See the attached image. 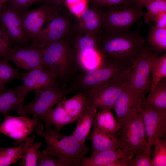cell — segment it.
Masks as SVG:
<instances>
[{
  "label": "cell",
  "mask_w": 166,
  "mask_h": 166,
  "mask_svg": "<svg viewBox=\"0 0 166 166\" xmlns=\"http://www.w3.org/2000/svg\"><path fill=\"white\" fill-rule=\"evenodd\" d=\"M38 166H70L67 163L54 156L39 151L38 155Z\"/></svg>",
  "instance_id": "obj_35"
},
{
  "label": "cell",
  "mask_w": 166,
  "mask_h": 166,
  "mask_svg": "<svg viewBox=\"0 0 166 166\" xmlns=\"http://www.w3.org/2000/svg\"><path fill=\"white\" fill-rule=\"evenodd\" d=\"M9 2L19 14L34 4H49L48 0H12Z\"/></svg>",
  "instance_id": "obj_37"
},
{
  "label": "cell",
  "mask_w": 166,
  "mask_h": 166,
  "mask_svg": "<svg viewBox=\"0 0 166 166\" xmlns=\"http://www.w3.org/2000/svg\"><path fill=\"white\" fill-rule=\"evenodd\" d=\"M77 17L68 10H58L41 30L32 47L41 49L65 37L76 30Z\"/></svg>",
  "instance_id": "obj_6"
},
{
  "label": "cell",
  "mask_w": 166,
  "mask_h": 166,
  "mask_svg": "<svg viewBox=\"0 0 166 166\" xmlns=\"http://www.w3.org/2000/svg\"><path fill=\"white\" fill-rule=\"evenodd\" d=\"M5 115V119L0 125V132L14 139L16 144L24 142L32 132L43 129L40 118L13 116L8 114Z\"/></svg>",
  "instance_id": "obj_12"
},
{
  "label": "cell",
  "mask_w": 166,
  "mask_h": 166,
  "mask_svg": "<svg viewBox=\"0 0 166 166\" xmlns=\"http://www.w3.org/2000/svg\"><path fill=\"white\" fill-rule=\"evenodd\" d=\"M58 10L50 4H43L19 14L24 32L30 42V46L36 43L41 30Z\"/></svg>",
  "instance_id": "obj_13"
},
{
  "label": "cell",
  "mask_w": 166,
  "mask_h": 166,
  "mask_svg": "<svg viewBox=\"0 0 166 166\" xmlns=\"http://www.w3.org/2000/svg\"><path fill=\"white\" fill-rule=\"evenodd\" d=\"M35 136L33 135L27 137L24 140L26 148L20 164L23 166H37L39 149L42 145L41 142H35Z\"/></svg>",
  "instance_id": "obj_29"
},
{
  "label": "cell",
  "mask_w": 166,
  "mask_h": 166,
  "mask_svg": "<svg viewBox=\"0 0 166 166\" xmlns=\"http://www.w3.org/2000/svg\"><path fill=\"white\" fill-rule=\"evenodd\" d=\"M131 66L117 60L100 58L99 63L95 68L79 72L72 85L76 90L85 92L121 74Z\"/></svg>",
  "instance_id": "obj_4"
},
{
  "label": "cell",
  "mask_w": 166,
  "mask_h": 166,
  "mask_svg": "<svg viewBox=\"0 0 166 166\" xmlns=\"http://www.w3.org/2000/svg\"><path fill=\"white\" fill-rule=\"evenodd\" d=\"M25 73L32 80L36 90L43 88L62 85L59 82L55 73L45 68L34 69Z\"/></svg>",
  "instance_id": "obj_24"
},
{
  "label": "cell",
  "mask_w": 166,
  "mask_h": 166,
  "mask_svg": "<svg viewBox=\"0 0 166 166\" xmlns=\"http://www.w3.org/2000/svg\"><path fill=\"white\" fill-rule=\"evenodd\" d=\"M103 14L102 30H129L143 16L144 12L134 6L121 5L101 8Z\"/></svg>",
  "instance_id": "obj_10"
},
{
  "label": "cell",
  "mask_w": 166,
  "mask_h": 166,
  "mask_svg": "<svg viewBox=\"0 0 166 166\" xmlns=\"http://www.w3.org/2000/svg\"><path fill=\"white\" fill-rule=\"evenodd\" d=\"M154 152L152 159V166H166V140L158 139L153 142Z\"/></svg>",
  "instance_id": "obj_34"
},
{
  "label": "cell",
  "mask_w": 166,
  "mask_h": 166,
  "mask_svg": "<svg viewBox=\"0 0 166 166\" xmlns=\"http://www.w3.org/2000/svg\"><path fill=\"white\" fill-rule=\"evenodd\" d=\"M93 126L106 132H117L119 129L118 121L114 116L111 109L99 110L97 112L93 124Z\"/></svg>",
  "instance_id": "obj_27"
},
{
  "label": "cell",
  "mask_w": 166,
  "mask_h": 166,
  "mask_svg": "<svg viewBox=\"0 0 166 166\" xmlns=\"http://www.w3.org/2000/svg\"><path fill=\"white\" fill-rule=\"evenodd\" d=\"M100 33L97 34H86L79 31L76 28L70 35L72 47L77 64L83 57L97 51Z\"/></svg>",
  "instance_id": "obj_17"
},
{
  "label": "cell",
  "mask_w": 166,
  "mask_h": 166,
  "mask_svg": "<svg viewBox=\"0 0 166 166\" xmlns=\"http://www.w3.org/2000/svg\"><path fill=\"white\" fill-rule=\"evenodd\" d=\"M75 121L58 103L57 107L52 109L48 113L44 123L46 129L54 126L55 130L60 131L63 127Z\"/></svg>",
  "instance_id": "obj_26"
},
{
  "label": "cell",
  "mask_w": 166,
  "mask_h": 166,
  "mask_svg": "<svg viewBox=\"0 0 166 166\" xmlns=\"http://www.w3.org/2000/svg\"><path fill=\"white\" fill-rule=\"evenodd\" d=\"M0 32L12 45L27 46L30 43L24 32L19 14L9 2L0 7Z\"/></svg>",
  "instance_id": "obj_11"
},
{
  "label": "cell",
  "mask_w": 166,
  "mask_h": 166,
  "mask_svg": "<svg viewBox=\"0 0 166 166\" xmlns=\"http://www.w3.org/2000/svg\"><path fill=\"white\" fill-rule=\"evenodd\" d=\"M133 158L130 156L123 158L109 164L108 166H131Z\"/></svg>",
  "instance_id": "obj_41"
},
{
  "label": "cell",
  "mask_w": 166,
  "mask_h": 166,
  "mask_svg": "<svg viewBox=\"0 0 166 166\" xmlns=\"http://www.w3.org/2000/svg\"><path fill=\"white\" fill-rule=\"evenodd\" d=\"M145 43L139 27L133 31L102 30L97 52L100 58L115 60L132 65Z\"/></svg>",
  "instance_id": "obj_1"
},
{
  "label": "cell",
  "mask_w": 166,
  "mask_h": 166,
  "mask_svg": "<svg viewBox=\"0 0 166 166\" xmlns=\"http://www.w3.org/2000/svg\"><path fill=\"white\" fill-rule=\"evenodd\" d=\"M147 41L148 45L153 51L160 53L166 51V28H159L150 24Z\"/></svg>",
  "instance_id": "obj_28"
},
{
  "label": "cell",
  "mask_w": 166,
  "mask_h": 166,
  "mask_svg": "<svg viewBox=\"0 0 166 166\" xmlns=\"http://www.w3.org/2000/svg\"><path fill=\"white\" fill-rule=\"evenodd\" d=\"M151 73L152 80L149 92L152 91L158 83L166 78V53L156 57L152 65Z\"/></svg>",
  "instance_id": "obj_31"
},
{
  "label": "cell",
  "mask_w": 166,
  "mask_h": 166,
  "mask_svg": "<svg viewBox=\"0 0 166 166\" xmlns=\"http://www.w3.org/2000/svg\"><path fill=\"white\" fill-rule=\"evenodd\" d=\"M65 4L68 10L78 17L88 6V0H65Z\"/></svg>",
  "instance_id": "obj_36"
},
{
  "label": "cell",
  "mask_w": 166,
  "mask_h": 166,
  "mask_svg": "<svg viewBox=\"0 0 166 166\" xmlns=\"http://www.w3.org/2000/svg\"><path fill=\"white\" fill-rule=\"evenodd\" d=\"M75 90L72 85L66 88L61 85L37 89L35 91L34 99L23 106L19 116L32 115L33 117L40 118L44 122L54 106Z\"/></svg>",
  "instance_id": "obj_7"
},
{
  "label": "cell",
  "mask_w": 166,
  "mask_h": 166,
  "mask_svg": "<svg viewBox=\"0 0 166 166\" xmlns=\"http://www.w3.org/2000/svg\"><path fill=\"white\" fill-rule=\"evenodd\" d=\"M28 95L22 90L20 85L12 89L5 88L0 89V114L5 115L11 111H14L20 116Z\"/></svg>",
  "instance_id": "obj_19"
},
{
  "label": "cell",
  "mask_w": 166,
  "mask_h": 166,
  "mask_svg": "<svg viewBox=\"0 0 166 166\" xmlns=\"http://www.w3.org/2000/svg\"><path fill=\"white\" fill-rule=\"evenodd\" d=\"M8 59L25 70L30 71L44 68L41 50L30 46L15 45Z\"/></svg>",
  "instance_id": "obj_15"
},
{
  "label": "cell",
  "mask_w": 166,
  "mask_h": 166,
  "mask_svg": "<svg viewBox=\"0 0 166 166\" xmlns=\"http://www.w3.org/2000/svg\"><path fill=\"white\" fill-rule=\"evenodd\" d=\"M145 98L135 94L128 83L117 100L113 109L115 112L116 120L118 121L129 115L139 112Z\"/></svg>",
  "instance_id": "obj_16"
},
{
  "label": "cell",
  "mask_w": 166,
  "mask_h": 166,
  "mask_svg": "<svg viewBox=\"0 0 166 166\" xmlns=\"http://www.w3.org/2000/svg\"><path fill=\"white\" fill-rule=\"evenodd\" d=\"M97 112V109L88 105L77 119L72 134L81 143L85 144Z\"/></svg>",
  "instance_id": "obj_22"
},
{
  "label": "cell",
  "mask_w": 166,
  "mask_h": 166,
  "mask_svg": "<svg viewBox=\"0 0 166 166\" xmlns=\"http://www.w3.org/2000/svg\"><path fill=\"white\" fill-rule=\"evenodd\" d=\"M26 144L24 142L18 146L10 148L0 147V166H8L21 160L24 153Z\"/></svg>",
  "instance_id": "obj_30"
},
{
  "label": "cell",
  "mask_w": 166,
  "mask_h": 166,
  "mask_svg": "<svg viewBox=\"0 0 166 166\" xmlns=\"http://www.w3.org/2000/svg\"><path fill=\"white\" fill-rule=\"evenodd\" d=\"M144 104L158 112H166V78L161 80L153 90L149 92Z\"/></svg>",
  "instance_id": "obj_25"
},
{
  "label": "cell",
  "mask_w": 166,
  "mask_h": 166,
  "mask_svg": "<svg viewBox=\"0 0 166 166\" xmlns=\"http://www.w3.org/2000/svg\"><path fill=\"white\" fill-rule=\"evenodd\" d=\"M12 0H0L1 6L2 4H3L4 3H5L7 2L11 1Z\"/></svg>",
  "instance_id": "obj_45"
},
{
  "label": "cell",
  "mask_w": 166,
  "mask_h": 166,
  "mask_svg": "<svg viewBox=\"0 0 166 166\" xmlns=\"http://www.w3.org/2000/svg\"><path fill=\"white\" fill-rule=\"evenodd\" d=\"M153 22L157 27L161 28H166V12L162 13L156 17Z\"/></svg>",
  "instance_id": "obj_42"
},
{
  "label": "cell",
  "mask_w": 166,
  "mask_h": 166,
  "mask_svg": "<svg viewBox=\"0 0 166 166\" xmlns=\"http://www.w3.org/2000/svg\"><path fill=\"white\" fill-rule=\"evenodd\" d=\"M12 48V45L0 32V57L9 59V56Z\"/></svg>",
  "instance_id": "obj_40"
},
{
  "label": "cell",
  "mask_w": 166,
  "mask_h": 166,
  "mask_svg": "<svg viewBox=\"0 0 166 166\" xmlns=\"http://www.w3.org/2000/svg\"></svg>",
  "instance_id": "obj_47"
},
{
  "label": "cell",
  "mask_w": 166,
  "mask_h": 166,
  "mask_svg": "<svg viewBox=\"0 0 166 166\" xmlns=\"http://www.w3.org/2000/svg\"><path fill=\"white\" fill-rule=\"evenodd\" d=\"M133 4L136 5L137 8L142 10L144 7L149 2L152 0H131Z\"/></svg>",
  "instance_id": "obj_44"
},
{
  "label": "cell",
  "mask_w": 166,
  "mask_h": 166,
  "mask_svg": "<svg viewBox=\"0 0 166 166\" xmlns=\"http://www.w3.org/2000/svg\"><path fill=\"white\" fill-rule=\"evenodd\" d=\"M160 54L152 50L146 44L132 65L128 85L136 95L145 98V94L149 86L152 65L155 58Z\"/></svg>",
  "instance_id": "obj_9"
},
{
  "label": "cell",
  "mask_w": 166,
  "mask_h": 166,
  "mask_svg": "<svg viewBox=\"0 0 166 166\" xmlns=\"http://www.w3.org/2000/svg\"><path fill=\"white\" fill-rule=\"evenodd\" d=\"M118 121L120 128L117 134L122 148L133 157L147 151V140L140 113L129 115Z\"/></svg>",
  "instance_id": "obj_5"
},
{
  "label": "cell",
  "mask_w": 166,
  "mask_h": 166,
  "mask_svg": "<svg viewBox=\"0 0 166 166\" xmlns=\"http://www.w3.org/2000/svg\"><path fill=\"white\" fill-rule=\"evenodd\" d=\"M70 35L41 49L44 68L54 72L64 86L67 83H72L80 72L72 48Z\"/></svg>",
  "instance_id": "obj_2"
},
{
  "label": "cell",
  "mask_w": 166,
  "mask_h": 166,
  "mask_svg": "<svg viewBox=\"0 0 166 166\" xmlns=\"http://www.w3.org/2000/svg\"><path fill=\"white\" fill-rule=\"evenodd\" d=\"M131 67L121 74L84 92L88 97V105L97 109H113L128 83Z\"/></svg>",
  "instance_id": "obj_8"
},
{
  "label": "cell",
  "mask_w": 166,
  "mask_h": 166,
  "mask_svg": "<svg viewBox=\"0 0 166 166\" xmlns=\"http://www.w3.org/2000/svg\"><path fill=\"white\" fill-rule=\"evenodd\" d=\"M36 134L45 140L46 147L42 151L45 153L55 157L69 166H81V161L89 152V147L82 144L72 134L66 136L60 131L51 128L45 131H38Z\"/></svg>",
  "instance_id": "obj_3"
},
{
  "label": "cell",
  "mask_w": 166,
  "mask_h": 166,
  "mask_svg": "<svg viewBox=\"0 0 166 166\" xmlns=\"http://www.w3.org/2000/svg\"><path fill=\"white\" fill-rule=\"evenodd\" d=\"M58 104L76 121L88 105V98L85 93L78 91L72 97L67 100L64 98Z\"/></svg>",
  "instance_id": "obj_23"
},
{
  "label": "cell",
  "mask_w": 166,
  "mask_h": 166,
  "mask_svg": "<svg viewBox=\"0 0 166 166\" xmlns=\"http://www.w3.org/2000/svg\"><path fill=\"white\" fill-rule=\"evenodd\" d=\"M151 154L147 151L135 156L132 160L131 166H152Z\"/></svg>",
  "instance_id": "obj_39"
},
{
  "label": "cell",
  "mask_w": 166,
  "mask_h": 166,
  "mask_svg": "<svg viewBox=\"0 0 166 166\" xmlns=\"http://www.w3.org/2000/svg\"><path fill=\"white\" fill-rule=\"evenodd\" d=\"M103 25L102 8L88 6L77 17L76 28L84 33L97 34L101 32Z\"/></svg>",
  "instance_id": "obj_18"
},
{
  "label": "cell",
  "mask_w": 166,
  "mask_h": 166,
  "mask_svg": "<svg viewBox=\"0 0 166 166\" xmlns=\"http://www.w3.org/2000/svg\"><path fill=\"white\" fill-rule=\"evenodd\" d=\"M90 6L98 8H104L121 5L134 6L131 0H88Z\"/></svg>",
  "instance_id": "obj_38"
},
{
  "label": "cell",
  "mask_w": 166,
  "mask_h": 166,
  "mask_svg": "<svg viewBox=\"0 0 166 166\" xmlns=\"http://www.w3.org/2000/svg\"><path fill=\"white\" fill-rule=\"evenodd\" d=\"M147 137V152L151 153L153 142L166 136V112H161L144 104L139 111Z\"/></svg>",
  "instance_id": "obj_14"
},
{
  "label": "cell",
  "mask_w": 166,
  "mask_h": 166,
  "mask_svg": "<svg viewBox=\"0 0 166 166\" xmlns=\"http://www.w3.org/2000/svg\"><path fill=\"white\" fill-rule=\"evenodd\" d=\"M1 6V4H0V7Z\"/></svg>",
  "instance_id": "obj_46"
},
{
  "label": "cell",
  "mask_w": 166,
  "mask_h": 166,
  "mask_svg": "<svg viewBox=\"0 0 166 166\" xmlns=\"http://www.w3.org/2000/svg\"><path fill=\"white\" fill-rule=\"evenodd\" d=\"M82 160L81 166H108L117 160L127 156L133 158L123 148L101 151L91 155Z\"/></svg>",
  "instance_id": "obj_21"
},
{
  "label": "cell",
  "mask_w": 166,
  "mask_h": 166,
  "mask_svg": "<svg viewBox=\"0 0 166 166\" xmlns=\"http://www.w3.org/2000/svg\"><path fill=\"white\" fill-rule=\"evenodd\" d=\"M147 11L144 12L145 22L150 24L160 14L166 12V0H152L145 6Z\"/></svg>",
  "instance_id": "obj_33"
},
{
  "label": "cell",
  "mask_w": 166,
  "mask_h": 166,
  "mask_svg": "<svg viewBox=\"0 0 166 166\" xmlns=\"http://www.w3.org/2000/svg\"><path fill=\"white\" fill-rule=\"evenodd\" d=\"M10 60L4 58L0 60V89L6 88V85L15 79H20L18 70L9 63Z\"/></svg>",
  "instance_id": "obj_32"
},
{
  "label": "cell",
  "mask_w": 166,
  "mask_h": 166,
  "mask_svg": "<svg viewBox=\"0 0 166 166\" xmlns=\"http://www.w3.org/2000/svg\"><path fill=\"white\" fill-rule=\"evenodd\" d=\"M87 138L92 144L91 155L104 151L122 148L117 132H107L95 126H93L91 135Z\"/></svg>",
  "instance_id": "obj_20"
},
{
  "label": "cell",
  "mask_w": 166,
  "mask_h": 166,
  "mask_svg": "<svg viewBox=\"0 0 166 166\" xmlns=\"http://www.w3.org/2000/svg\"><path fill=\"white\" fill-rule=\"evenodd\" d=\"M49 4L58 10L68 9L65 4V0H48Z\"/></svg>",
  "instance_id": "obj_43"
}]
</instances>
